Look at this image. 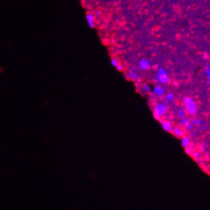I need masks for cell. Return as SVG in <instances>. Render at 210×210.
I'll return each mask as SVG.
<instances>
[{
  "label": "cell",
  "mask_w": 210,
  "mask_h": 210,
  "mask_svg": "<svg viewBox=\"0 0 210 210\" xmlns=\"http://www.w3.org/2000/svg\"><path fill=\"white\" fill-rule=\"evenodd\" d=\"M210 70H209V68H208L206 70V74H207V76H208V77L209 78L210 77Z\"/></svg>",
  "instance_id": "18"
},
{
  "label": "cell",
  "mask_w": 210,
  "mask_h": 210,
  "mask_svg": "<svg viewBox=\"0 0 210 210\" xmlns=\"http://www.w3.org/2000/svg\"><path fill=\"white\" fill-rule=\"evenodd\" d=\"M162 127L166 132H170L172 129V124L170 121H164V122H163Z\"/></svg>",
  "instance_id": "5"
},
{
  "label": "cell",
  "mask_w": 210,
  "mask_h": 210,
  "mask_svg": "<svg viewBox=\"0 0 210 210\" xmlns=\"http://www.w3.org/2000/svg\"><path fill=\"white\" fill-rule=\"evenodd\" d=\"M154 93L157 96H162L164 94V90L163 88H161L160 86H156L154 89Z\"/></svg>",
  "instance_id": "6"
},
{
  "label": "cell",
  "mask_w": 210,
  "mask_h": 210,
  "mask_svg": "<svg viewBox=\"0 0 210 210\" xmlns=\"http://www.w3.org/2000/svg\"><path fill=\"white\" fill-rule=\"evenodd\" d=\"M191 135H195V133H194V132H192Z\"/></svg>",
  "instance_id": "20"
},
{
  "label": "cell",
  "mask_w": 210,
  "mask_h": 210,
  "mask_svg": "<svg viewBox=\"0 0 210 210\" xmlns=\"http://www.w3.org/2000/svg\"><path fill=\"white\" fill-rule=\"evenodd\" d=\"M173 132H174V134L178 137H181L183 135V132L178 127H175L174 128H173Z\"/></svg>",
  "instance_id": "8"
},
{
  "label": "cell",
  "mask_w": 210,
  "mask_h": 210,
  "mask_svg": "<svg viewBox=\"0 0 210 210\" xmlns=\"http://www.w3.org/2000/svg\"><path fill=\"white\" fill-rule=\"evenodd\" d=\"M189 144H190V139H189L188 137H184L182 139V145L183 147L184 148H187Z\"/></svg>",
  "instance_id": "7"
},
{
  "label": "cell",
  "mask_w": 210,
  "mask_h": 210,
  "mask_svg": "<svg viewBox=\"0 0 210 210\" xmlns=\"http://www.w3.org/2000/svg\"><path fill=\"white\" fill-rule=\"evenodd\" d=\"M184 103L188 112L190 115H194L196 112V105L195 102L190 97H187L184 99Z\"/></svg>",
  "instance_id": "1"
},
{
  "label": "cell",
  "mask_w": 210,
  "mask_h": 210,
  "mask_svg": "<svg viewBox=\"0 0 210 210\" xmlns=\"http://www.w3.org/2000/svg\"><path fill=\"white\" fill-rule=\"evenodd\" d=\"M184 115H185V111H184V110H183V109H181V112H179L178 116H179V118H182Z\"/></svg>",
  "instance_id": "14"
},
{
  "label": "cell",
  "mask_w": 210,
  "mask_h": 210,
  "mask_svg": "<svg viewBox=\"0 0 210 210\" xmlns=\"http://www.w3.org/2000/svg\"><path fill=\"white\" fill-rule=\"evenodd\" d=\"M128 74H129V77H130V78H132V80H138L139 77H138V76H137L135 74H134V73H132V72H129V73H128Z\"/></svg>",
  "instance_id": "9"
},
{
  "label": "cell",
  "mask_w": 210,
  "mask_h": 210,
  "mask_svg": "<svg viewBox=\"0 0 210 210\" xmlns=\"http://www.w3.org/2000/svg\"><path fill=\"white\" fill-rule=\"evenodd\" d=\"M187 128H188V129H190V130H192V129H193V126H192L191 124H188L187 125Z\"/></svg>",
  "instance_id": "19"
},
{
  "label": "cell",
  "mask_w": 210,
  "mask_h": 210,
  "mask_svg": "<svg viewBox=\"0 0 210 210\" xmlns=\"http://www.w3.org/2000/svg\"><path fill=\"white\" fill-rule=\"evenodd\" d=\"M139 66L141 70H148L149 68V66H150V63H149L148 60H144V59L141 60L139 63Z\"/></svg>",
  "instance_id": "4"
},
{
  "label": "cell",
  "mask_w": 210,
  "mask_h": 210,
  "mask_svg": "<svg viewBox=\"0 0 210 210\" xmlns=\"http://www.w3.org/2000/svg\"><path fill=\"white\" fill-rule=\"evenodd\" d=\"M111 63H112V66H117V65H118V62H117V60H115V59H112Z\"/></svg>",
  "instance_id": "13"
},
{
  "label": "cell",
  "mask_w": 210,
  "mask_h": 210,
  "mask_svg": "<svg viewBox=\"0 0 210 210\" xmlns=\"http://www.w3.org/2000/svg\"><path fill=\"white\" fill-rule=\"evenodd\" d=\"M144 91H146V92H151V88L148 84H145L144 86Z\"/></svg>",
  "instance_id": "12"
},
{
  "label": "cell",
  "mask_w": 210,
  "mask_h": 210,
  "mask_svg": "<svg viewBox=\"0 0 210 210\" xmlns=\"http://www.w3.org/2000/svg\"><path fill=\"white\" fill-rule=\"evenodd\" d=\"M182 122H183V124L185 126H187V124H189V121H188V119H187V118H185V117L183 116L182 117Z\"/></svg>",
  "instance_id": "11"
},
{
  "label": "cell",
  "mask_w": 210,
  "mask_h": 210,
  "mask_svg": "<svg viewBox=\"0 0 210 210\" xmlns=\"http://www.w3.org/2000/svg\"><path fill=\"white\" fill-rule=\"evenodd\" d=\"M193 155V157H195V158H198V157H199L200 154L199 153V152H194Z\"/></svg>",
  "instance_id": "15"
},
{
  "label": "cell",
  "mask_w": 210,
  "mask_h": 210,
  "mask_svg": "<svg viewBox=\"0 0 210 210\" xmlns=\"http://www.w3.org/2000/svg\"><path fill=\"white\" fill-rule=\"evenodd\" d=\"M116 67H117V70H119V71L122 70V66H121V65H118V64Z\"/></svg>",
  "instance_id": "17"
},
{
  "label": "cell",
  "mask_w": 210,
  "mask_h": 210,
  "mask_svg": "<svg viewBox=\"0 0 210 210\" xmlns=\"http://www.w3.org/2000/svg\"><path fill=\"white\" fill-rule=\"evenodd\" d=\"M201 121L199 120H194L193 121H192V123L193 124H199Z\"/></svg>",
  "instance_id": "16"
},
{
  "label": "cell",
  "mask_w": 210,
  "mask_h": 210,
  "mask_svg": "<svg viewBox=\"0 0 210 210\" xmlns=\"http://www.w3.org/2000/svg\"><path fill=\"white\" fill-rule=\"evenodd\" d=\"M167 112V106L166 105L162 104V103H160V104H157L155 106V114L157 115H163V114H165Z\"/></svg>",
  "instance_id": "3"
},
{
  "label": "cell",
  "mask_w": 210,
  "mask_h": 210,
  "mask_svg": "<svg viewBox=\"0 0 210 210\" xmlns=\"http://www.w3.org/2000/svg\"><path fill=\"white\" fill-rule=\"evenodd\" d=\"M166 99L168 102H171L173 100V95L172 93H168L166 96Z\"/></svg>",
  "instance_id": "10"
},
{
  "label": "cell",
  "mask_w": 210,
  "mask_h": 210,
  "mask_svg": "<svg viewBox=\"0 0 210 210\" xmlns=\"http://www.w3.org/2000/svg\"><path fill=\"white\" fill-rule=\"evenodd\" d=\"M157 79L160 83H167L169 82V77L167 74V71L165 69L160 68L157 72Z\"/></svg>",
  "instance_id": "2"
}]
</instances>
